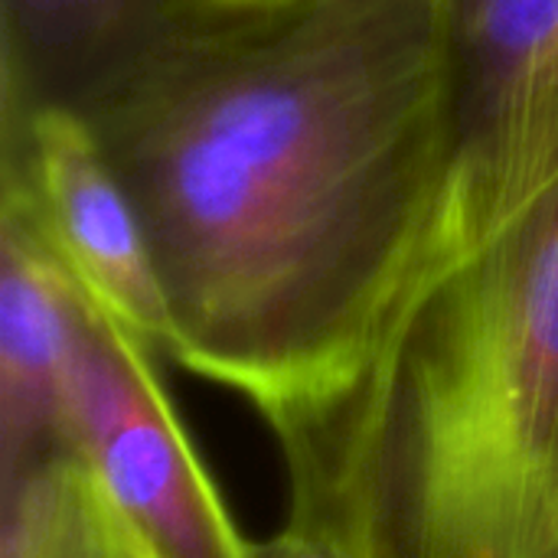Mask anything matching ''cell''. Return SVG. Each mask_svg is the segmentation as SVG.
Instances as JSON below:
<instances>
[{
	"instance_id": "5",
	"label": "cell",
	"mask_w": 558,
	"mask_h": 558,
	"mask_svg": "<svg viewBox=\"0 0 558 558\" xmlns=\"http://www.w3.org/2000/svg\"><path fill=\"white\" fill-rule=\"evenodd\" d=\"M0 199L26 213L98 307L167 350V307L141 216L82 114L43 108L0 118Z\"/></svg>"
},
{
	"instance_id": "1",
	"label": "cell",
	"mask_w": 558,
	"mask_h": 558,
	"mask_svg": "<svg viewBox=\"0 0 558 558\" xmlns=\"http://www.w3.org/2000/svg\"><path fill=\"white\" fill-rule=\"evenodd\" d=\"M75 114L141 216L180 366L268 422L353 379L445 196L441 0H196Z\"/></svg>"
},
{
	"instance_id": "8",
	"label": "cell",
	"mask_w": 558,
	"mask_h": 558,
	"mask_svg": "<svg viewBox=\"0 0 558 558\" xmlns=\"http://www.w3.org/2000/svg\"><path fill=\"white\" fill-rule=\"evenodd\" d=\"M0 490V558H128L75 445L3 464Z\"/></svg>"
},
{
	"instance_id": "9",
	"label": "cell",
	"mask_w": 558,
	"mask_h": 558,
	"mask_svg": "<svg viewBox=\"0 0 558 558\" xmlns=\"http://www.w3.org/2000/svg\"><path fill=\"white\" fill-rule=\"evenodd\" d=\"M245 558H350L337 543H330L327 536L298 526V523H284L281 533H275L265 543H252Z\"/></svg>"
},
{
	"instance_id": "4",
	"label": "cell",
	"mask_w": 558,
	"mask_h": 558,
	"mask_svg": "<svg viewBox=\"0 0 558 558\" xmlns=\"http://www.w3.org/2000/svg\"><path fill=\"white\" fill-rule=\"evenodd\" d=\"M441 33L448 180L418 275L558 177V0H441Z\"/></svg>"
},
{
	"instance_id": "7",
	"label": "cell",
	"mask_w": 558,
	"mask_h": 558,
	"mask_svg": "<svg viewBox=\"0 0 558 558\" xmlns=\"http://www.w3.org/2000/svg\"><path fill=\"white\" fill-rule=\"evenodd\" d=\"M196 0H0V118L78 105Z\"/></svg>"
},
{
	"instance_id": "2",
	"label": "cell",
	"mask_w": 558,
	"mask_h": 558,
	"mask_svg": "<svg viewBox=\"0 0 558 558\" xmlns=\"http://www.w3.org/2000/svg\"><path fill=\"white\" fill-rule=\"evenodd\" d=\"M350 558H558V177L425 268L333 396L268 422Z\"/></svg>"
},
{
	"instance_id": "3",
	"label": "cell",
	"mask_w": 558,
	"mask_h": 558,
	"mask_svg": "<svg viewBox=\"0 0 558 558\" xmlns=\"http://www.w3.org/2000/svg\"><path fill=\"white\" fill-rule=\"evenodd\" d=\"M150 350L85 291L69 363V435L128 558H245Z\"/></svg>"
},
{
	"instance_id": "6",
	"label": "cell",
	"mask_w": 558,
	"mask_h": 558,
	"mask_svg": "<svg viewBox=\"0 0 558 558\" xmlns=\"http://www.w3.org/2000/svg\"><path fill=\"white\" fill-rule=\"evenodd\" d=\"M82 288L0 199V468L72 448L69 363Z\"/></svg>"
}]
</instances>
